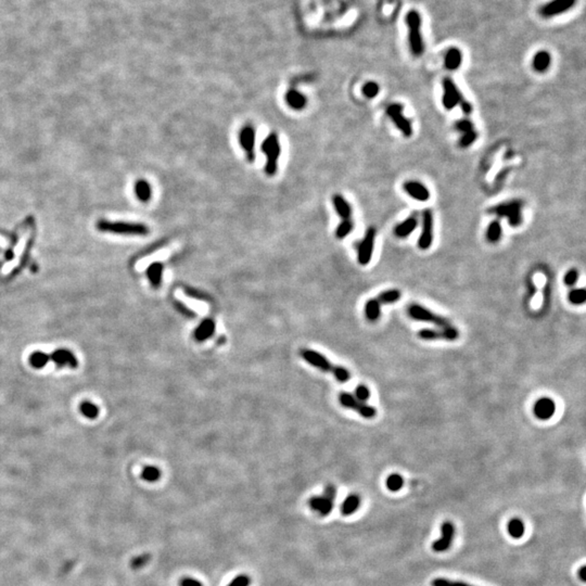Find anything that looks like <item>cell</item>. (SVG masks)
Segmentation results:
<instances>
[{"mask_svg":"<svg viewBox=\"0 0 586 586\" xmlns=\"http://www.w3.org/2000/svg\"><path fill=\"white\" fill-rule=\"evenodd\" d=\"M300 354H301V356L303 357L304 361H306L309 365H312L313 367L318 368L319 370L325 371V372H331V374L334 376V378L338 381L347 382L350 380L351 375H350L349 370L344 367H342V366L332 365L330 363V361H329L328 358H326L319 352H316L314 350H309V349H303L300 351Z\"/></svg>","mask_w":586,"mask_h":586,"instance_id":"obj_1","label":"cell"},{"mask_svg":"<svg viewBox=\"0 0 586 586\" xmlns=\"http://www.w3.org/2000/svg\"><path fill=\"white\" fill-rule=\"evenodd\" d=\"M400 297V290L391 289L381 292L379 295L374 298H370L365 305V315L367 317V319L370 321L377 320L381 314V305L398 302Z\"/></svg>","mask_w":586,"mask_h":586,"instance_id":"obj_2","label":"cell"},{"mask_svg":"<svg viewBox=\"0 0 586 586\" xmlns=\"http://www.w3.org/2000/svg\"><path fill=\"white\" fill-rule=\"evenodd\" d=\"M97 227L101 231L106 233L118 234V235H130V236H144L149 233V228L146 225L138 223H124V222H109L99 221Z\"/></svg>","mask_w":586,"mask_h":586,"instance_id":"obj_3","label":"cell"},{"mask_svg":"<svg viewBox=\"0 0 586 586\" xmlns=\"http://www.w3.org/2000/svg\"><path fill=\"white\" fill-rule=\"evenodd\" d=\"M406 22L408 26V40H410L411 51L418 57L424 52L421 17L417 11H410L406 15Z\"/></svg>","mask_w":586,"mask_h":586,"instance_id":"obj_4","label":"cell"},{"mask_svg":"<svg viewBox=\"0 0 586 586\" xmlns=\"http://www.w3.org/2000/svg\"><path fill=\"white\" fill-rule=\"evenodd\" d=\"M262 151L267 157L265 172L268 176H274L277 173L278 158L280 156V152H282L277 134L272 133L267 136L262 144Z\"/></svg>","mask_w":586,"mask_h":586,"instance_id":"obj_5","label":"cell"},{"mask_svg":"<svg viewBox=\"0 0 586 586\" xmlns=\"http://www.w3.org/2000/svg\"><path fill=\"white\" fill-rule=\"evenodd\" d=\"M407 310H408V315H410L412 318L416 319V320L431 322V323H433V325H436L437 327L443 328V329H447V328L453 327V325H451L450 321L447 318H445V317H443L441 315L433 313L432 310H429L428 308L421 306V305L413 304V305H411L410 307H408Z\"/></svg>","mask_w":586,"mask_h":586,"instance_id":"obj_6","label":"cell"},{"mask_svg":"<svg viewBox=\"0 0 586 586\" xmlns=\"http://www.w3.org/2000/svg\"><path fill=\"white\" fill-rule=\"evenodd\" d=\"M339 401L341 403V405L345 407V408H349V410H353L357 412V414L361 415L362 417L366 418V419H371L376 416V410L372 406L367 405L366 403L358 401L355 396L352 395L351 393H347V392H342L339 395Z\"/></svg>","mask_w":586,"mask_h":586,"instance_id":"obj_7","label":"cell"},{"mask_svg":"<svg viewBox=\"0 0 586 586\" xmlns=\"http://www.w3.org/2000/svg\"><path fill=\"white\" fill-rule=\"evenodd\" d=\"M403 110H404V108H403L402 105L394 103V105H391L387 108V114L403 135L405 137H411L413 134V127L410 120H407L403 115Z\"/></svg>","mask_w":586,"mask_h":586,"instance_id":"obj_8","label":"cell"},{"mask_svg":"<svg viewBox=\"0 0 586 586\" xmlns=\"http://www.w3.org/2000/svg\"><path fill=\"white\" fill-rule=\"evenodd\" d=\"M521 206L522 203L519 201H512L509 203L500 204L494 207L492 210L494 214H496L499 217H507L509 219V224L511 226H519L521 224Z\"/></svg>","mask_w":586,"mask_h":586,"instance_id":"obj_9","label":"cell"},{"mask_svg":"<svg viewBox=\"0 0 586 586\" xmlns=\"http://www.w3.org/2000/svg\"><path fill=\"white\" fill-rule=\"evenodd\" d=\"M375 239H376V230L375 228H369L366 233L363 241L359 244L358 248V263L365 266L369 264L371 261L372 253H374L375 247Z\"/></svg>","mask_w":586,"mask_h":586,"instance_id":"obj_10","label":"cell"},{"mask_svg":"<svg viewBox=\"0 0 586 586\" xmlns=\"http://www.w3.org/2000/svg\"><path fill=\"white\" fill-rule=\"evenodd\" d=\"M418 337L426 341H435V340H446V341H454L458 339L459 332L455 327L447 328V329H423L418 332Z\"/></svg>","mask_w":586,"mask_h":586,"instance_id":"obj_11","label":"cell"},{"mask_svg":"<svg viewBox=\"0 0 586 586\" xmlns=\"http://www.w3.org/2000/svg\"><path fill=\"white\" fill-rule=\"evenodd\" d=\"M441 537L433 542L432 549L437 553H444L451 546L455 537V527L450 521H445L441 526Z\"/></svg>","mask_w":586,"mask_h":586,"instance_id":"obj_12","label":"cell"},{"mask_svg":"<svg viewBox=\"0 0 586 586\" xmlns=\"http://www.w3.org/2000/svg\"><path fill=\"white\" fill-rule=\"evenodd\" d=\"M443 88V106L446 110H453L463 99L460 91L450 78H444Z\"/></svg>","mask_w":586,"mask_h":586,"instance_id":"obj_13","label":"cell"},{"mask_svg":"<svg viewBox=\"0 0 586 586\" xmlns=\"http://www.w3.org/2000/svg\"><path fill=\"white\" fill-rule=\"evenodd\" d=\"M433 242V215L430 210H426L423 215V230H421L418 246L421 250H428Z\"/></svg>","mask_w":586,"mask_h":586,"instance_id":"obj_14","label":"cell"},{"mask_svg":"<svg viewBox=\"0 0 586 586\" xmlns=\"http://www.w3.org/2000/svg\"><path fill=\"white\" fill-rule=\"evenodd\" d=\"M575 3L576 0H553V1H549L541 9V14L545 17L558 15L571 9Z\"/></svg>","mask_w":586,"mask_h":586,"instance_id":"obj_15","label":"cell"},{"mask_svg":"<svg viewBox=\"0 0 586 586\" xmlns=\"http://www.w3.org/2000/svg\"><path fill=\"white\" fill-rule=\"evenodd\" d=\"M239 139H240L241 146L243 148V150L246 151V154H247L249 162H253L254 156H255L254 155V143H255L254 128L251 126L243 127L240 132Z\"/></svg>","mask_w":586,"mask_h":586,"instance_id":"obj_16","label":"cell"},{"mask_svg":"<svg viewBox=\"0 0 586 586\" xmlns=\"http://www.w3.org/2000/svg\"><path fill=\"white\" fill-rule=\"evenodd\" d=\"M50 356V361L56 364L58 367H70L76 368L78 361L76 356L70 350L59 349L54 351Z\"/></svg>","mask_w":586,"mask_h":586,"instance_id":"obj_17","label":"cell"},{"mask_svg":"<svg viewBox=\"0 0 586 586\" xmlns=\"http://www.w3.org/2000/svg\"><path fill=\"white\" fill-rule=\"evenodd\" d=\"M333 504L334 500L326 497L325 495L312 496L308 499L310 509L321 517H327L328 515H330L333 508Z\"/></svg>","mask_w":586,"mask_h":586,"instance_id":"obj_18","label":"cell"},{"mask_svg":"<svg viewBox=\"0 0 586 586\" xmlns=\"http://www.w3.org/2000/svg\"><path fill=\"white\" fill-rule=\"evenodd\" d=\"M555 411H556L555 402L547 398L539 400L534 405L535 416L542 420H547L549 418H552L554 416Z\"/></svg>","mask_w":586,"mask_h":586,"instance_id":"obj_19","label":"cell"},{"mask_svg":"<svg viewBox=\"0 0 586 586\" xmlns=\"http://www.w3.org/2000/svg\"><path fill=\"white\" fill-rule=\"evenodd\" d=\"M216 325L215 321L211 318H206L199 323L193 332V337L198 342H203L209 340L215 333Z\"/></svg>","mask_w":586,"mask_h":586,"instance_id":"obj_20","label":"cell"},{"mask_svg":"<svg viewBox=\"0 0 586 586\" xmlns=\"http://www.w3.org/2000/svg\"><path fill=\"white\" fill-rule=\"evenodd\" d=\"M403 187H404L405 191L415 200L425 202V201H428L430 198V192L428 189L418 181H407Z\"/></svg>","mask_w":586,"mask_h":586,"instance_id":"obj_21","label":"cell"},{"mask_svg":"<svg viewBox=\"0 0 586 586\" xmlns=\"http://www.w3.org/2000/svg\"><path fill=\"white\" fill-rule=\"evenodd\" d=\"M163 270L164 266L160 262H154L152 263L148 270H146V276L149 278V282L153 288H158L162 284L163 278Z\"/></svg>","mask_w":586,"mask_h":586,"instance_id":"obj_22","label":"cell"},{"mask_svg":"<svg viewBox=\"0 0 586 586\" xmlns=\"http://www.w3.org/2000/svg\"><path fill=\"white\" fill-rule=\"evenodd\" d=\"M332 202H333L335 210H337V212H338V214L342 217L343 221L344 219H351L352 207H351L350 203L347 202V201L343 197H342L341 194L333 195Z\"/></svg>","mask_w":586,"mask_h":586,"instance_id":"obj_23","label":"cell"},{"mask_svg":"<svg viewBox=\"0 0 586 586\" xmlns=\"http://www.w3.org/2000/svg\"><path fill=\"white\" fill-rule=\"evenodd\" d=\"M462 56L459 49L450 48L445 54V68L449 71H455L460 66Z\"/></svg>","mask_w":586,"mask_h":586,"instance_id":"obj_24","label":"cell"},{"mask_svg":"<svg viewBox=\"0 0 586 586\" xmlns=\"http://www.w3.org/2000/svg\"><path fill=\"white\" fill-rule=\"evenodd\" d=\"M361 505V498L356 494H351L347 496L341 505V514L343 516H351L356 512Z\"/></svg>","mask_w":586,"mask_h":586,"instance_id":"obj_25","label":"cell"},{"mask_svg":"<svg viewBox=\"0 0 586 586\" xmlns=\"http://www.w3.org/2000/svg\"><path fill=\"white\" fill-rule=\"evenodd\" d=\"M286 101L293 110H302L306 106V98L296 90H289L286 95Z\"/></svg>","mask_w":586,"mask_h":586,"instance_id":"obj_26","label":"cell"},{"mask_svg":"<svg viewBox=\"0 0 586 586\" xmlns=\"http://www.w3.org/2000/svg\"><path fill=\"white\" fill-rule=\"evenodd\" d=\"M417 227V219L416 218H408L406 221L402 222L396 226L394 229L395 235L400 238H405L410 236L413 231Z\"/></svg>","mask_w":586,"mask_h":586,"instance_id":"obj_27","label":"cell"},{"mask_svg":"<svg viewBox=\"0 0 586 586\" xmlns=\"http://www.w3.org/2000/svg\"><path fill=\"white\" fill-rule=\"evenodd\" d=\"M551 61V54L546 51H540L537 52L533 58V68L537 72H544L549 68Z\"/></svg>","mask_w":586,"mask_h":586,"instance_id":"obj_28","label":"cell"},{"mask_svg":"<svg viewBox=\"0 0 586 586\" xmlns=\"http://www.w3.org/2000/svg\"><path fill=\"white\" fill-rule=\"evenodd\" d=\"M524 530H526L524 523L520 519H511L507 524V531L512 539H521L524 534Z\"/></svg>","mask_w":586,"mask_h":586,"instance_id":"obj_29","label":"cell"},{"mask_svg":"<svg viewBox=\"0 0 586 586\" xmlns=\"http://www.w3.org/2000/svg\"><path fill=\"white\" fill-rule=\"evenodd\" d=\"M48 362H50V356L41 351H35L34 353H32V355L29 356V364L32 365V367L36 369L45 367Z\"/></svg>","mask_w":586,"mask_h":586,"instance_id":"obj_30","label":"cell"},{"mask_svg":"<svg viewBox=\"0 0 586 586\" xmlns=\"http://www.w3.org/2000/svg\"><path fill=\"white\" fill-rule=\"evenodd\" d=\"M135 192H136L137 198L140 201H143V202H146V201H149L151 198V193H152L151 187L146 180H139L136 182Z\"/></svg>","mask_w":586,"mask_h":586,"instance_id":"obj_31","label":"cell"},{"mask_svg":"<svg viewBox=\"0 0 586 586\" xmlns=\"http://www.w3.org/2000/svg\"><path fill=\"white\" fill-rule=\"evenodd\" d=\"M500 237H502V225L499 221H493L487 227L486 239L488 242L495 243L500 239Z\"/></svg>","mask_w":586,"mask_h":586,"instance_id":"obj_32","label":"cell"},{"mask_svg":"<svg viewBox=\"0 0 586 586\" xmlns=\"http://www.w3.org/2000/svg\"><path fill=\"white\" fill-rule=\"evenodd\" d=\"M79 411H81V413L85 417L89 419H95L98 417V415H99V408H98V406H96L94 403H91L89 401L82 402L81 405H79Z\"/></svg>","mask_w":586,"mask_h":586,"instance_id":"obj_33","label":"cell"},{"mask_svg":"<svg viewBox=\"0 0 586 586\" xmlns=\"http://www.w3.org/2000/svg\"><path fill=\"white\" fill-rule=\"evenodd\" d=\"M161 478L160 469L154 466H146L142 471V479L146 482H156Z\"/></svg>","mask_w":586,"mask_h":586,"instance_id":"obj_34","label":"cell"},{"mask_svg":"<svg viewBox=\"0 0 586 586\" xmlns=\"http://www.w3.org/2000/svg\"><path fill=\"white\" fill-rule=\"evenodd\" d=\"M386 484L391 492H398L404 485V480H403L400 474L394 473L389 475Z\"/></svg>","mask_w":586,"mask_h":586,"instance_id":"obj_35","label":"cell"},{"mask_svg":"<svg viewBox=\"0 0 586 586\" xmlns=\"http://www.w3.org/2000/svg\"><path fill=\"white\" fill-rule=\"evenodd\" d=\"M353 222L351 219H344V221H342L341 224L338 226L337 231H335V236H337L339 239H343L347 235L351 234V231L353 230Z\"/></svg>","mask_w":586,"mask_h":586,"instance_id":"obj_36","label":"cell"},{"mask_svg":"<svg viewBox=\"0 0 586 586\" xmlns=\"http://www.w3.org/2000/svg\"><path fill=\"white\" fill-rule=\"evenodd\" d=\"M150 560H151L150 554H143V555H139V556H137V557H134L131 561L132 569H134V570L142 569L143 567L148 565Z\"/></svg>","mask_w":586,"mask_h":586,"instance_id":"obj_37","label":"cell"},{"mask_svg":"<svg viewBox=\"0 0 586 586\" xmlns=\"http://www.w3.org/2000/svg\"><path fill=\"white\" fill-rule=\"evenodd\" d=\"M568 297L573 304H583L586 300V291L584 289H573Z\"/></svg>","mask_w":586,"mask_h":586,"instance_id":"obj_38","label":"cell"},{"mask_svg":"<svg viewBox=\"0 0 586 586\" xmlns=\"http://www.w3.org/2000/svg\"><path fill=\"white\" fill-rule=\"evenodd\" d=\"M478 138V134L475 131H471V132H468L462 134V136L459 140V146L461 148H467V146H471L475 140Z\"/></svg>","mask_w":586,"mask_h":586,"instance_id":"obj_39","label":"cell"},{"mask_svg":"<svg viewBox=\"0 0 586 586\" xmlns=\"http://www.w3.org/2000/svg\"><path fill=\"white\" fill-rule=\"evenodd\" d=\"M252 583V579L248 575H239L235 577L226 586H250Z\"/></svg>","mask_w":586,"mask_h":586,"instance_id":"obj_40","label":"cell"},{"mask_svg":"<svg viewBox=\"0 0 586 586\" xmlns=\"http://www.w3.org/2000/svg\"><path fill=\"white\" fill-rule=\"evenodd\" d=\"M379 85L375 82H368L364 85L363 94L367 98H375L379 94Z\"/></svg>","mask_w":586,"mask_h":586,"instance_id":"obj_41","label":"cell"},{"mask_svg":"<svg viewBox=\"0 0 586 586\" xmlns=\"http://www.w3.org/2000/svg\"><path fill=\"white\" fill-rule=\"evenodd\" d=\"M432 586H472V585L463 583V582H458V581H450V580L443 579V578H438L432 581Z\"/></svg>","mask_w":586,"mask_h":586,"instance_id":"obj_42","label":"cell"},{"mask_svg":"<svg viewBox=\"0 0 586 586\" xmlns=\"http://www.w3.org/2000/svg\"><path fill=\"white\" fill-rule=\"evenodd\" d=\"M174 305H175L176 309L178 310V313H180L182 316L187 317V318H194V317L197 316V314H195L192 309H190L188 306H186V305L184 303L178 301V300H176L174 302Z\"/></svg>","mask_w":586,"mask_h":586,"instance_id":"obj_43","label":"cell"},{"mask_svg":"<svg viewBox=\"0 0 586 586\" xmlns=\"http://www.w3.org/2000/svg\"><path fill=\"white\" fill-rule=\"evenodd\" d=\"M355 398L361 401V402H366L369 398H370V391L369 389L364 386V384H359V386L356 388L355 390Z\"/></svg>","mask_w":586,"mask_h":586,"instance_id":"obj_44","label":"cell"},{"mask_svg":"<svg viewBox=\"0 0 586 586\" xmlns=\"http://www.w3.org/2000/svg\"><path fill=\"white\" fill-rule=\"evenodd\" d=\"M185 293H186V294L188 296L193 297V298H197V300H199V301H209L210 300L209 295H206L205 293L201 292L199 290L192 289V288H186L185 289Z\"/></svg>","mask_w":586,"mask_h":586,"instance_id":"obj_45","label":"cell"},{"mask_svg":"<svg viewBox=\"0 0 586 586\" xmlns=\"http://www.w3.org/2000/svg\"><path fill=\"white\" fill-rule=\"evenodd\" d=\"M456 130L462 134L474 131V125L469 120H461L456 124Z\"/></svg>","mask_w":586,"mask_h":586,"instance_id":"obj_46","label":"cell"},{"mask_svg":"<svg viewBox=\"0 0 586 586\" xmlns=\"http://www.w3.org/2000/svg\"><path fill=\"white\" fill-rule=\"evenodd\" d=\"M578 279H579V273H578V271H576V270H570L569 272H568L566 274V276L564 278V282H565V285L566 286H569L570 287V286L575 285L578 282Z\"/></svg>","mask_w":586,"mask_h":586,"instance_id":"obj_47","label":"cell"},{"mask_svg":"<svg viewBox=\"0 0 586 586\" xmlns=\"http://www.w3.org/2000/svg\"><path fill=\"white\" fill-rule=\"evenodd\" d=\"M180 586H203L202 583H201L199 580L197 579H193L190 577H185L180 580L179 582Z\"/></svg>","mask_w":586,"mask_h":586,"instance_id":"obj_48","label":"cell"},{"mask_svg":"<svg viewBox=\"0 0 586 586\" xmlns=\"http://www.w3.org/2000/svg\"><path fill=\"white\" fill-rule=\"evenodd\" d=\"M322 495H325L326 497L334 500L335 499V496H337V487H335L332 484H328L325 487V491H323Z\"/></svg>","mask_w":586,"mask_h":586,"instance_id":"obj_49","label":"cell"},{"mask_svg":"<svg viewBox=\"0 0 586 586\" xmlns=\"http://www.w3.org/2000/svg\"><path fill=\"white\" fill-rule=\"evenodd\" d=\"M459 105H460V107H461V110H462V111L465 112L466 114H470V113L472 112V107H471V105H470V103H469L468 101H466V99H462V100L460 101Z\"/></svg>","mask_w":586,"mask_h":586,"instance_id":"obj_50","label":"cell"},{"mask_svg":"<svg viewBox=\"0 0 586 586\" xmlns=\"http://www.w3.org/2000/svg\"><path fill=\"white\" fill-rule=\"evenodd\" d=\"M578 576L582 582L586 581V567L585 566H582L581 568H580V570L578 571Z\"/></svg>","mask_w":586,"mask_h":586,"instance_id":"obj_51","label":"cell"}]
</instances>
